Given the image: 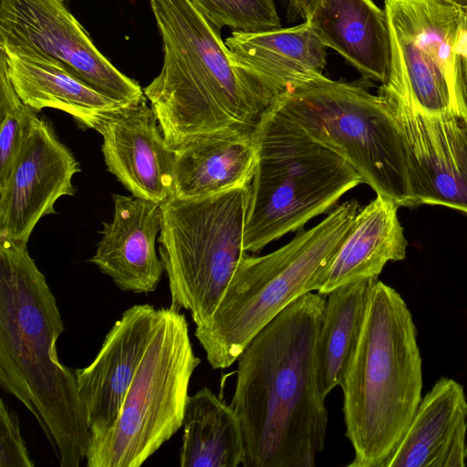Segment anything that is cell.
I'll list each match as a JSON object with an SVG mask.
<instances>
[{
  "mask_svg": "<svg viewBox=\"0 0 467 467\" xmlns=\"http://www.w3.org/2000/svg\"><path fill=\"white\" fill-rule=\"evenodd\" d=\"M179 462L182 467H237L244 457L239 419L204 387L186 400Z\"/></svg>",
  "mask_w": 467,
  "mask_h": 467,
  "instance_id": "obj_23",
  "label": "cell"
},
{
  "mask_svg": "<svg viewBox=\"0 0 467 467\" xmlns=\"http://www.w3.org/2000/svg\"><path fill=\"white\" fill-rule=\"evenodd\" d=\"M157 313L150 304L128 308L106 335L93 361L76 369L89 437L105 432L116 422L146 351Z\"/></svg>",
  "mask_w": 467,
  "mask_h": 467,
  "instance_id": "obj_14",
  "label": "cell"
},
{
  "mask_svg": "<svg viewBox=\"0 0 467 467\" xmlns=\"http://www.w3.org/2000/svg\"><path fill=\"white\" fill-rule=\"evenodd\" d=\"M64 324L27 244L0 236V384L34 416L60 467H78L89 441L76 369L63 365Z\"/></svg>",
  "mask_w": 467,
  "mask_h": 467,
  "instance_id": "obj_2",
  "label": "cell"
},
{
  "mask_svg": "<svg viewBox=\"0 0 467 467\" xmlns=\"http://www.w3.org/2000/svg\"><path fill=\"white\" fill-rule=\"evenodd\" d=\"M148 101L143 95L123 106L96 130L108 171L131 195L161 203L172 192L176 152Z\"/></svg>",
  "mask_w": 467,
  "mask_h": 467,
  "instance_id": "obj_13",
  "label": "cell"
},
{
  "mask_svg": "<svg viewBox=\"0 0 467 467\" xmlns=\"http://www.w3.org/2000/svg\"><path fill=\"white\" fill-rule=\"evenodd\" d=\"M249 186L198 198L171 195L161 203L157 241L171 305L190 311L196 327L210 323L246 254Z\"/></svg>",
  "mask_w": 467,
  "mask_h": 467,
  "instance_id": "obj_9",
  "label": "cell"
},
{
  "mask_svg": "<svg viewBox=\"0 0 467 467\" xmlns=\"http://www.w3.org/2000/svg\"><path fill=\"white\" fill-rule=\"evenodd\" d=\"M36 113L16 92L0 55V187L8 179L28 125Z\"/></svg>",
  "mask_w": 467,
  "mask_h": 467,
  "instance_id": "obj_26",
  "label": "cell"
},
{
  "mask_svg": "<svg viewBox=\"0 0 467 467\" xmlns=\"http://www.w3.org/2000/svg\"><path fill=\"white\" fill-rule=\"evenodd\" d=\"M417 332L400 295L375 282L358 341L339 386L350 467H385L421 400Z\"/></svg>",
  "mask_w": 467,
  "mask_h": 467,
  "instance_id": "obj_4",
  "label": "cell"
},
{
  "mask_svg": "<svg viewBox=\"0 0 467 467\" xmlns=\"http://www.w3.org/2000/svg\"><path fill=\"white\" fill-rule=\"evenodd\" d=\"M162 41L159 75L143 88L164 139L175 150L221 130H254L272 107L240 76L220 30L189 0H150Z\"/></svg>",
  "mask_w": 467,
  "mask_h": 467,
  "instance_id": "obj_3",
  "label": "cell"
},
{
  "mask_svg": "<svg viewBox=\"0 0 467 467\" xmlns=\"http://www.w3.org/2000/svg\"><path fill=\"white\" fill-rule=\"evenodd\" d=\"M79 171L78 161L51 124L35 115L0 187V236L27 244L39 220L56 213V201L75 194L72 179Z\"/></svg>",
  "mask_w": 467,
  "mask_h": 467,
  "instance_id": "obj_12",
  "label": "cell"
},
{
  "mask_svg": "<svg viewBox=\"0 0 467 467\" xmlns=\"http://www.w3.org/2000/svg\"><path fill=\"white\" fill-rule=\"evenodd\" d=\"M359 210L345 202L309 230L268 254L239 262L210 323L194 336L214 369L226 368L271 319L299 296L318 292L321 278Z\"/></svg>",
  "mask_w": 467,
  "mask_h": 467,
  "instance_id": "obj_5",
  "label": "cell"
},
{
  "mask_svg": "<svg viewBox=\"0 0 467 467\" xmlns=\"http://www.w3.org/2000/svg\"><path fill=\"white\" fill-rule=\"evenodd\" d=\"M243 79L274 104L292 85L324 75L326 46L308 22L259 32L233 31L225 40Z\"/></svg>",
  "mask_w": 467,
  "mask_h": 467,
  "instance_id": "obj_15",
  "label": "cell"
},
{
  "mask_svg": "<svg viewBox=\"0 0 467 467\" xmlns=\"http://www.w3.org/2000/svg\"><path fill=\"white\" fill-rule=\"evenodd\" d=\"M21 434L17 414L0 400V467H34Z\"/></svg>",
  "mask_w": 467,
  "mask_h": 467,
  "instance_id": "obj_27",
  "label": "cell"
},
{
  "mask_svg": "<svg viewBox=\"0 0 467 467\" xmlns=\"http://www.w3.org/2000/svg\"><path fill=\"white\" fill-rule=\"evenodd\" d=\"M289 14L296 19L306 20L315 0H285Z\"/></svg>",
  "mask_w": 467,
  "mask_h": 467,
  "instance_id": "obj_29",
  "label": "cell"
},
{
  "mask_svg": "<svg viewBox=\"0 0 467 467\" xmlns=\"http://www.w3.org/2000/svg\"><path fill=\"white\" fill-rule=\"evenodd\" d=\"M68 0H0V47L28 48L58 61L71 75L121 103L144 95L95 46L69 11Z\"/></svg>",
  "mask_w": 467,
  "mask_h": 467,
  "instance_id": "obj_10",
  "label": "cell"
},
{
  "mask_svg": "<svg viewBox=\"0 0 467 467\" xmlns=\"http://www.w3.org/2000/svg\"><path fill=\"white\" fill-rule=\"evenodd\" d=\"M181 308H158L146 351L114 425L89 437L88 467H139L181 427L191 377L201 363Z\"/></svg>",
  "mask_w": 467,
  "mask_h": 467,
  "instance_id": "obj_8",
  "label": "cell"
},
{
  "mask_svg": "<svg viewBox=\"0 0 467 467\" xmlns=\"http://www.w3.org/2000/svg\"><path fill=\"white\" fill-rule=\"evenodd\" d=\"M0 55L16 92L36 112L45 108L59 109L72 116L79 127L96 130L107 118L127 105L95 90L58 61L37 51L0 47Z\"/></svg>",
  "mask_w": 467,
  "mask_h": 467,
  "instance_id": "obj_18",
  "label": "cell"
},
{
  "mask_svg": "<svg viewBox=\"0 0 467 467\" xmlns=\"http://www.w3.org/2000/svg\"><path fill=\"white\" fill-rule=\"evenodd\" d=\"M171 195L198 198L249 186L256 165L254 130L201 134L175 149Z\"/></svg>",
  "mask_w": 467,
  "mask_h": 467,
  "instance_id": "obj_19",
  "label": "cell"
},
{
  "mask_svg": "<svg viewBox=\"0 0 467 467\" xmlns=\"http://www.w3.org/2000/svg\"><path fill=\"white\" fill-rule=\"evenodd\" d=\"M112 198V220L103 223L100 241L88 261L122 291L153 292L165 271L155 248L161 228V203L133 195Z\"/></svg>",
  "mask_w": 467,
  "mask_h": 467,
  "instance_id": "obj_16",
  "label": "cell"
},
{
  "mask_svg": "<svg viewBox=\"0 0 467 467\" xmlns=\"http://www.w3.org/2000/svg\"><path fill=\"white\" fill-rule=\"evenodd\" d=\"M305 21L364 78L386 81L390 33L384 9L373 0H315Z\"/></svg>",
  "mask_w": 467,
  "mask_h": 467,
  "instance_id": "obj_20",
  "label": "cell"
},
{
  "mask_svg": "<svg viewBox=\"0 0 467 467\" xmlns=\"http://www.w3.org/2000/svg\"><path fill=\"white\" fill-rule=\"evenodd\" d=\"M400 207L377 194L359 209L346 238L321 278L319 294L356 281L378 278L389 261L406 256L408 242L398 218Z\"/></svg>",
  "mask_w": 467,
  "mask_h": 467,
  "instance_id": "obj_21",
  "label": "cell"
},
{
  "mask_svg": "<svg viewBox=\"0 0 467 467\" xmlns=\"http://www.w3.org/2000/svg\"><path fill=\"white\" fill-rule=\"evenodd\" d=\"M388 23L390 65L379 93L403 99L427 113L467 114V103L458 95L433 54L399 26Z\"/></svg>",
  "mask_w": 467,
  "mask_h": 467,
  "instance_id": "obj_22",
  "label": "cell"
},
{
  "mask_svg": "<svg viewBox=\"0 0 467 467\" xmlns=\"http://www.w3.org/2000/svg\"><path fill=\"white\" fill-rule=\"evenodd\" d=\"M457 53L460 56L467 80V0L463 4L460 30L457 39Z\"/></svg>",
  "mask_w": 467,
  "mask_h": 467,
  "instance_id": "obj_28",
  "label": "cell"
},
{
  "mask_svg": "<svg viewBox=\"0 0 467 467\" xmlns=\"http://www.w3.org/2000/svg\"><path fill=\"white\" fill-rule=\"evenodd\" d=\"M273 107L399 207H414L405 147L386 99L358 82L324 75L287 88Z\"/></svg>",
  "mask_w": 467,
  "mask_h": 467,
  "instance_id": "obj_7",
  "label": "cell"
},
{
  "mask_svg": "<svg viewBox=\"0 0 467 467\" xmlns=\"http://www.w3.org/2000/svg\"><path fill=\"white\" fill-rule=\"evenodd\" d=\"M327 296L309 292L265 325L237 358L230 406L243 433L244 467H314L328 415L316 346Z\"/></svg>",
  "mask_w": 467,
  "mask_h": 467,
  "instance_id": "obj_1",
  "label": "cell"
},
{
  "mask_svg": "<svg viewBox=\"0 0 467 467\" xmlns=\"http://www.w3.org/2000/svg\"><path fill=\"white\" fill-rule=\"evenodd\" d=\"M377 280L368 278L349 283L327 295L316 346L317 379L324 400L340 384L358 341Z\"/></svg>",
  "mask_w": 467,
  "mask_h": 467,
  "instance_id": "obj_24",
  "label": "cell"
},
{
  "mask_svg": "<svg viewBox=\"0 0 467 467\" xmlns=\"http://www.w3.org/2000/svg\"><path fill=\"white\" fill-rule=\"evenodd\" d=\"M379 94L403 140L414 207L442 205L467 213V114L427 113Z\"/></svg>",
  "mask_w": 467,
  "mask_h": 467,
  "instance_id": "obj_11",
  "label": "cell"
},
{
  "mask_svg": "<svg viewBox=\"0 0 467 467\" xmlns=\"http://www.w3.org/2000/svg\"><path fill=\"white\" fill-rule=\"evenodd\" d=\"M254 136L256 165L244 219L246 252H258L301 228L363 182L348 161L310 139L273 105Z\"/></svg>",
  "mask_w": 467,
  "mask_h": 467,
  "instance_id": "obj_6",
  "label": "cell"
},
{
  "mask_svg": "<svg viewBox=\"0 0 467 467\" xmlns=\"http://www.w3.org/2000/svg\"><path fill=\"white\" fill-rule=\"evenodd\" d=\"M216 29L259 32L281 27L273 0H189Z\"/></svg>",
  "mask_w": 467,
  "mask_h": 467,
  "instance_id": "obj_25",
  "label": "cell"
},
{
  "mask_svg": "<svg viewBox=\"0 0 467 467\" xmlns=\"http://www.w3.org/2000/svg\"><path fill=\"white\" fill-rule=\"evenodd\" d=\"M467 400L462 386L440 379L421 398L385 467H462L467 458Z\"/></svg>",
  "mask_w": 467,
  "mask_h": 467,
  "instance_id": "obj_17",
  "label": "cell"
}]
</instances>
